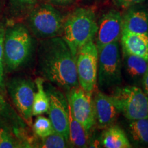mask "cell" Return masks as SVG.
Returning <instances> with one entry per match:
<instances>
[{"label":"cell","instance_id":"obj_22","mask_svg":"<svg viewBox=\"0 0 148 148\" xmlns=\"http://www.w3.org/2000/svg\"><path fill=\"white\" fill-rule=\"evenodd\" d=\"M36 116L33 123V130L36 136L42 138L55 132L50 119L42 115Z\"/></svg>","mask_w":148,"mask_h":148},{"label":"cell","instance_id":"obj_12","mask_svg":"<svg viewBox=\"0 0 148 148\" xmlns=\"http://www.w3.org/2000/svg\"><path fill=\"white\" fill-rule=\"evenodd\" d=\"M95 124L99 128L104 129L114 124L120 114L112 96L97 91L92 99Z\"/></svg>","mask_w":148,"mask_h":148},{"label":"cell","instance_id":"obj_21","mask_svg":"<svg viewBox=\"0 0 148 148\" xmlns=\"http://www.w3.org/2000/svg\"><path fill=\"white\" fill-rule=\"evenodd\" d=\"M16 147H25V145L17 137L12 127L0 119V148Z\"/></svg>","mask_w":148,"mask_h":148},{"label":"cell","instance_id":"obj_6","mask_svg":"<svg viewBox=\"0 0 148 148\" xmlns=\"http://www.w3.org/2000/svg\"><path fill=\"white\" fill-rule=\"evenodd\" d=\"M111 96L120 113L128 120L148 116V97L138 86H118Z\"/></svg>","mask_w":148,"mask_h":148},{"label":"cell","instance_id":"obj_7","mask_svg":"<svg viewBox=\"0 0 148 148\" xmlns=\"http://www.w3.org/2000/svg\"><path fill=\"white\" fill-rule=\"evenodd\" d=\"M5 88L19 116L29 125L32 123V106L36 85L26 77H16L10 79Z\"/></svg>","mask_w":148,"mask_h":148},{"label":"cell","instance_id":"obj_10","mask_svg":"<svg viewBox=\"0 0 148 148\" xmlns=\"http://www.w3.org/2000/svg\"><path fill=\"white\" fill-rule=\"evenodd\" d=\"M66 99L74 117L89 134L96 125L92 95L77 86L66 92Z\"/></svg>","mask_w":148,"mask_h":148},{"label":"cell","instance_id":"obj_16","mask_svg":"<svg viewBox=\"0 0 148 148\" xmlns=\"http://www.w3.org/2000/svg\"><path fill=\"white\" fill-rule=\"evenodd\" d=\"M101 144L106 148H130L132 147L125 131L119 125H111L103 129Z\"/></svg>","mask_w":148,"mask_h":148},{"label":"cell","instance_id":"obj_27","mask_svg":"<svg viewBox=\"0 0 148 148\" xmlns=\"http://www.w3.org/2000/svg\"><path fill=\"white\" fill-rule=\"evenodd\" d=\"M141 85L142 88H143L142 90H143L144 92L146 94V95L148 97V69L146 71L145 75H144L143 79H142Z\"/></svg>","mask_w":148,"mask_h":148},{"label":"cell","instance_id":"obj_1","mask_svg":"<svg viewBox=\"0 0 148 148\" xmlns=\"http://www.w3.org/2000/svg\"><path fill=\"white\" fill-rule=\"evenodd\" d=\"M38 68L41 77L66 92L79 86L76 57L62 37L42 39L38 51Z\"/></svg>","mask_w":148,"mask_h":148},{"label":"cell","instance_id":"obj_8","mask_svg":"<svg viewBox=\"0 0 148 148\" xmlns=\"http://www.w3.org/2000/svg\"><path fill=\"white\" fill-rule=\"evenodd\" d=\"M98 49L90 40L79 49L76 55V70L79 85L85 92L92 95L97 84Z\"/></svg>","mask_w":148,"mask_h":148},{"label":"cell","instance_id":"obj_28","mask_svg":"<svg viewBox=\"0 0 148 148\" xmlns=\"http://www.w3.org/2000/svg\"><path fill=\"white\" fill-rule=\"evenodd\" d=\"M51 2L58 5H64L67 4L71 2L72 0H50Z\"/></svg>","mask_w":148,"mask_h":148},{"label":"cell","instance_id":"obj_13","mask_svg":"<svg viewBox=\"0 0 148 148\" xmlns=\"http://www.w3.org/2000/svg\"><path fill=\"white\" fill-rule=\"evenodd\" d=\"M119 40L122 51L148 60V33L123 30Z\"/></svg>","mask_w":148,"mask_h":148},{"label":"cell","instance_id":"obj_19","mask_svg":"<svg viewBox=\"0 0 148 148\" xmlns=\"http://www.w3.org/2000/svg\"><path fill=\"white\" fill-rule=\"evenodd\" d=\"M0 119L6 122L13 128L16 136H21V130L23 129L24 125L23 124V119L5 101L3 95L1 92H0Z\"/></svg>","mask_w":148,"mask_h":148},{"label":"cell","instance_id":"obj_2","mask_svg":"<svg viewBox=\"0 0 148 148\" xmlns=\"http://www.w3.org/2000/svg\"><path fill=\"white\" fill-rule=\"evenodd\" d=\"M34 39L27 27L20 23L5 29L3 37V61L7 71H18L32 57Z\"/></svg>","mask_w":148,"mask_h":148},{"label":"cell","instance_id":"obj_20","mask_svg":"<svg viewBox=\"0 0 148 148\" xmlns=\"http://www.w3.org/2000/svg\"><path fill=\"white\" fill-rule=\"evenodd\" d=\"M45 79L42 77H38L35 79L36 91L33 101L32 114L34 116L41 115L47 113L49 109V99L46 90L44 88Z\"/></svg>","mask_w":148,"mask_h":148},{"label":"cell","instance_id":"obj_15","mask_svg":"<svg viewBox=\"0 0 148 148\" xmlns=\"http://www.w3.org/2000/svg\"><path fill=\"white\" fill-rule=\"evenodd\" d=\"M122 66L128 80L132 83H141L148 69V60L123 51Z\"/></svg>","mask_w":148,"mask_h":148},{"label":"cell","instance_id":"obj_9","mask_svg":"<svg viewBox=\"0 0 148 148\" xmlns=\"http://www.w3.org/2000/svg\"><path fill=\"white\" fill-rule=\"evenodd\" d=\"M49 99V119L56 132L69 142V103L66 97L58 88L48 84L45 89Z\"/></svg>","mask_w":148,"mask_h":148},{"label":"cell","instance_id":"obj_14","mask_svg":"<svg viewBox=\"0 0 148 148\" xmlns=\"http://www.w3.org/2000/svg\"><path fill=\"white\" fill-rule=\"evenodd\" d=\"M123 18V30L133 33H148V10L143 8H129Z\"/></svg>","mask_w":148,"mask_h":148},{"label":"cell","instance_id":"obj_23","mask_svg":"<svg viewBox=\"0 0 148 148\" xmlns=\"http://www.w3.org/2000/svg\"><path fill=\"white\" fill-rule=\"evenodd\" d=\"M38 147L43 148H64L67 147V140L59 133L53 132L49 136L40 138Z\"/></svg>","mask_w":148,"mask_h":148},{"label":"cell","instance_id":"obj_3","mask_svg":"<svg viewBox=\"0 0 148 148\" xmlns=\"http://www.w3.org/2000/svg\"><path fill=\"white\" fill-rule=\"evenodd\" d=\"M97 28L93 10L86 8H77L64 21L62 38L76 57L83 45L94 40Z\"/></svg>","mask_w":148,"mask_h":148},{"label":"cell","instance_id":"obj_18","mask_svg":"<svg viewBox=\"0 0 148 148\" xmlns=\"http://www.w3.org/2000/svg\"><path fill=\"white\" fill-rule=\"evenodd\" d=\"M69 139L71 145L75 147H87L88 145V134L84 127L74 117L73 112L69 106Z\"/></svg>","mask_w":148,"mask_h":148},{"label":"cell","instance_id":"obj_24","mask_svg":"<svg viewBox=\"0 0 148 148\" xmlns=\"http://www.w3.org/2000/svg\"><path fill=\"white\" fill-rule=\"evenodd\" d=\"M38 0H9L11 11L16 14L23 13L32 8Z\"/></svg>","mask_w":148,"mask_h":148},{"label":"cell","instance_id":"obj_4","mask_svg":"<svg viewBox=\"0 0 148 148\" xmlns=\"http://www.w3.org/2000/svg\"><path fill=\"white\" fill-rule=\"evenodd\" d=\"M122 82V62L119 41L98 50L97 84L99 89L117 87Z\"/></svg>","mask_w":148,"mask_h":148},{"label":"cell","instance_id":"obj_29","mask_svg":"<svg viewBox=\"0 0 148 148\" xmlns=\"http://www.w3.org/2000/svg\"><path fill=\"white\" fill-rule=\"evenodd\" d=\"M0 1H1V0H0Z\"/></svg>","mask_w":148,"mask_h":148},{"label":"cell","instance_id":"obj_26","mask_svg":"<svg viewBox=\"0 0 148 148\" xmlns=\"http://www.w3.org/2000/svg\"><path fill=\"white\" fill-rule=\"evenodd\" d=\"M145 0H112L114 4L122 8H129L130 7L136 6Z\"/></svg>","mask_w":148,"mask_h":148},{"label":"cell","instance_id":"obj_25","mask_svg":"<svg viewBox=\"0 0 148 148\" xmlns=\"http://www.w3.org/2000/svg\"><path fill=\"white\" fill-rule=\"evenodd\" d=\"M5 29L0 26V92L5 94V83L4 78V61H3V37Z\"/></svg>","mask_w":148,"mask_h":148},{"label":"cell","instance_id":"obj_5","mask_svg":"<svg viewBox=\"0 0 148 148\" xmlns=\"http://www.w3.org/2000/svg\"><path fill=\"white\" fill-rule=\"evenodd\" d=\"M63 23L60 12L47 3L32 9L27 17L29 29L35 36L40 39L58 36L62 32Z\"/></svg>","mask_w":148,"mask_h":148},{"label":"cell","instance_id":"obj_17","mask_svg":"<svg viewBox=\"0 0 148 148\" xmlns=\"http://www.w3.org/2000/svg\"><path fill=\"white\" fill-rule=\"evenodd\" d=\"M127 132L132 145L138 147H148V116L129 120Z\"/></svg>","mask_w":148,"mask_h":148},{"label":"cell","instance_id":"obj_11","mask_svg":"<svg viewBox=\"0 0 148 148\" xmlns=\"http://www.w3.org/2000/svg\"><path fill=\"white\" fill-rule=\"evenodd\" d=\"M97 25L95 45L98 50L108 44L119 41L123 31V18L119 11L110 10L103 14Z\"/></svg>","mask_w":148,"mask_h":148}]
</instances>
